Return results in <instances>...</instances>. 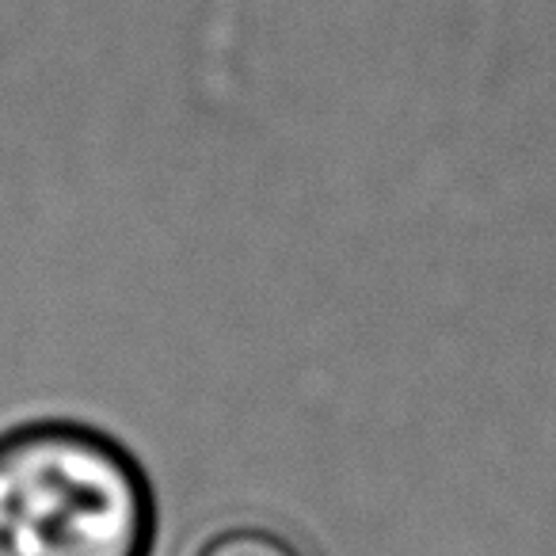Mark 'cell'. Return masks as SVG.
Instances as JSON below:
<instances>
[{
    "instance_id": "obj_1",
    "label": "cell",
    "mask_w": 556,
    "mask_h": 556,
    "mask_svg": "<svg viewBox=\"0 0 556 556\" xmlns=\"http://www.w3.org/2000/svg\"><path fill=\"white\" fill-rule=\"evenodd\" d=\"M153 492L138 462L77 424L0 434V556H149Z\"/></svg>"
},
{
    "instance_id": "obj_2",
    "label": "cell",
    "mask_w": 556,
    "mask_h": 556,
    "mask_svg": "<svg viewBox=\"0 0 556 556\" xmlns=\"http://www.w3.org/2000/svg\"><path fill=\"white\" fill-rule=\"evenodd\" d=\"M194 556H305L294 541L282 533L260 530V526H240V530H225L210 538Z\"/></svg>"
}]
</instances>
